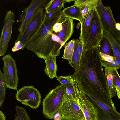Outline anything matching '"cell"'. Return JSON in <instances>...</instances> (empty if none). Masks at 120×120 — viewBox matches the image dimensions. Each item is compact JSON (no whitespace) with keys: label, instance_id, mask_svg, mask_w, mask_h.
Here are the masks:
<instances>
[{"label":"cell","instance_id":"d6986e66","mask_svg":"<svg viewBox=\"0 0 120 120\" xmlns=\"http://www.w3.org/2000/svg\"><path fill=\"white\" fill-rule=\"evenodd\" d=\"M79 90L77 83L73 79L70 85L67 86L66 90V100H74L78 102Z\"/></svg>","mask_w":120,"mask_h":120},{"label":"cell","instance_id":"d4e9b609","mask_svg":"<svg viewBox=\"0 0 120 120\" xmlns=\"http://www.w3.org/2000/svg\"><path fill=\"white\" fill-rule=\"evenodd\" d=\"M15 109L19 120H31L26 109L16 105Z\"/></svg>","mask_w":120,"mask_h":120},{"label":"cell","instance_id":"e0dca14e","mask_svg":"<svg viewBox=\"0 0 120 120\" xmlns=\"http://www.w3.org/2000/svg\"><path fill=\"white\" fill-rule=\"evenodd\" d=\"M57 56L52 55L49 58L45 60L46 66L44 69L45 73L51 79L57 77V65L56 58Z\"/></svg>","mask_w":120,"mask_h":120},{"label":"cell","instance_id":"1f68e13d","mask_svg":"<svg viewBox=\"0 0 120 120\" xmlns=\"http://www.w3.org/2000/svg\"><path fill=\"white\" fill-rule=\"evenodd\" d=\"M99 54L101 60L110 63H113L115 60L114 56L103 54L100 52Z\"/></svg>","mask_w":120,"mask_h":120},{"label":"cell","instance_id":"f35d334b","mask_svg":"<svg viewBox=\"0 0 120 120\" xmlns=\"http://www.w3.org/2000/svg\"><path fill=\"white\" fill-rule=\"evenodd\" d=\"M14 120H19L17 115H15L14 118Z\"/></svg>","mask_w":120,"mask_h":120},{"label":"cell","instance_id":"8fae6325","mask_svg":"<svg viewBox=\"0 0 120 120\" xmlns=\"http://www.w3.org/2000/svg\"><path fill=\"white\" fill-rule=\"evenodd\" d=\"M15 18V15L12 11H6L0 37V56L5 54L8 49L9 41L11 38L13 25Z\"/></svg>","mask_w":120,"mask_h":120},{"label":"cell","instance_id":"6da1fadb","mask_svg":"<svg viewBox=\"0 0 120 120\" xmlns=\"http://www.w3.org/2000/svg\"><path fill=\"white\" fill-rule=\"evenodd\" d=\"M98 47L84 49L78 70L71 75L79 89L115 109L101 64Z\"/></svg>","mask_w":120,"mask_h":120},{"label":"cell","instance_id":"7c38bea8","mask_svg":"<svg viewBox=\"0 0 120 120\" xmlns=\"http://www.w3.org/2000/svg\"><path fill=\"white\" fill-rule=\"evenodd\" d=\"M62 119L68 120H85L83 111L78 102L74 100H68L61 104L59 110Z\"/></svg>","mask_w":120,"mask_h":120},{"label":"cell","instance_id":"ffe728a7","mask_svg":"<svg viewBox=\"0 0 120 120\" xmlns=\"http://www.w3.org/2000/svg\"><path fill=\"white\" fill-rule=\"evenodd\" d=\"M75 0H52L49 1L46 4L44 9L47 13L59 8L64 7V4L66 2H70Z\"/></svg>","mask_w":120,"mask_h":120},{"label":"cell","instance_id":"3957f363","mask_svg":"<svg viewBox=\"0 0 120 120\" xmlns=\"http://www.w3.org/2000/svg\"><path fill=\"white\" fill-rule=\"evenodd\" d=\"M67 86L58 85L50 91L42 102V113L46 118L52 119L54 114L59 110L62 103L66 101Z\"/></svg>","mask_w":120,"mask_h":120},{"label":"cell","instance_id":"8992f818","mask_svg":"<svg viewBox=\"0 0 120 120\" xmlns=\"http://www.w3.org/2000/svg\"><path fill=\"white\" fill-rule=\"evenodd\" d=\"M15 97L22 104L33 109L38 108L41 96L39 90L33 86H25L17 90Z\"/></svg>","mask_w":120,"mask_h":120},{"label":"cell","instance_id":"52a82bcc","mask_svg":"<svg viewBox=\"0 0 120 120\" xmlns=\"http://www.w3.org/2000/svg\"><path fill=\"white\" fill-rule=\"evenodd\" d=\"M104 29L109 30L115 39L120 42V31L116 27V22L110 6H104L101 0H98L96 7Z\"/></svg>","mask_w":120,"mask_h":120},{"label":"cell","instance_id":"4dcf8cb0","mask_svg":"<svg viewBox=\"0 0 120 120\" xmlns=\"http://www.w3.org/2000/svg\"><path fill=\"white\" fill-rule=\"evenodd\" d=\"M112 75L114 84L120 89V76L117 70H112Z\"/></svg>","mask_w":120,"mask_h":120},{"label":"cell","instance_id":"ac0fdd59","mask_svg":"<svg viewBox=\"0 0 120 120\" xmlns=\"http://www.w3.org/2000/svg\"><path fill=\"white\" fill-rule=\"evenodd\" d=\"M62 12L65 17L75 19L81 22L82 18V10L78 7L73 5L64 8Z\"/></svg>","mask_w":120,"mask_h":120},{"label":"cell","instance_id":"277c9868","mask_svg":"<svg viewBox=\"0 0 120 120\" xmlns=\"http://www.w3.org/2000/svg\"><path fill=\"white\" fill-rule=\"evenodd\" d=\"M4 63L3 75L7 88L17 90L19 79L16 61L10 54L2 58Z\"/></svg>","mask_w":120,"mask_h":120},{"label":"cell","instance_id":"ba28073f","mask_svg":"<svg viewBox=\"0 0 120 120\" xmlns=\"http://www.w3.org/2000/svg\"><path fill=\"white\" fill-rule=\"evenodd\" d=\"M85 94L94 106L98 120H120V113L116 109L89 94Z\"/></svg>","mask_w":120,"mask_h":120},{"label":"cell","instance_id":"d6a6232c","mask_svg":"<svg viewBox=\"0 0 120 120\" xmlns=\"http://www.w3.org/2000/svg\"><path fill=\"white\" fill-rule=\"evenodd\" d=\"M25 47V46L22 42L18 41L15 42V44L12 49V51L13 52H15L20 50H23Z\"/></svg>","mask_w":120,"mask_h":120},{"label":"cell","instance_id":"5bb4252c","mask_svg":"<svg viewBox=\"0 0 120 120\" xmlns=\"http://www.w3.org/2000/svg\"><path fill=\"white\" fill-rule=\"evenodd\" d=\"M79 90L78 103L83 111L85 120H98L93 104L84 92Z\"/></svg>","mask_w":120,"mask_h":120},{"label":"cell","instance_id":"603a6c76","mask_svg":"<svg viewBox=\"0 0 120 120\" xmlns=\"http://www.w3.org/2000/svg\"><path fill=\"white\" fill-rule=\"evenodd\" d=\"M98 47L100 52L112 56L111 45L108 40L104 36L101 41Z\"/></svg>","mask_w":120,"mask_h":120},{"label":"cell","instance_id":"2e32d148","mask_svg":"<svg viewBox=\"0 0 120 120\" xmlns=\"http://www.w3.org/2000/svg\"><path fill=\"white\" fill-rule=\"evenodd\" d=\"M103 35L111 45L115 60H120V42L115 39L109 30L104 29Z\"/></svg>","mask_w":120,"mask_h":120},{"label":"cell","instance_id":"74e56055","mask_svg":"<svg viewBox=\"0 0 120 120\" xmlns=\"http://www.w3.org/2000/svg\"><path fill=\"white\" fill-rule=\"evenodd\" d=\"M116 27L117 30L120 31V23H116Z\"/></svg>","mask_w":120,"mask_h":120},{"label":"cell","instance_id":"30bf717a","mask_svg":"<svg viewBox=\"0 0 120 120\" xmlns=\"http://www.w3.org/2000/svg\"><path fill=\"white\" fill-rule=\"evenodd\" d=\"M47 0H33L27 7L22 11L19 16L20 25L18 29L20 33L24 32L31 21L36 12L39 9L44 8Z\"/></svg>","mask_w":120,"mask_h":120},{"label":"cell","instance_id":"836d02e7","mask_svg":"<svg viewBox=\"0 0 120 120\" xmlns=\"http://www.w3.org/2000/svg\"><path fill=\"white\" fill-rule=\"evenodd\" d=\"M62 29V22L56 23L54 25L53 27V30L56 33L60 32Z\"/></svg>","mask_w":120,"mask_h":120},{"label":"cell","instance_id":"9c48e42d","mask_svg":"<svg viewBox=\"0 0 120 120\" xmlns=\"http://www.w3.org/2000/svg\"><path fill=\"white\" fill-rule=\"evenodd\" d=\"M44 8H41L37 11L24 32L22 33L19 32L15 42L20 41L25 46L26 42L37 32L41 27L43 21L44 16Z\"/></svg>","mask_w":120,"mask_h":120},{"label":"cell","instance_id":"cb8c5ba5","mask_svg":"<svg viewBox=\"0 0 120 120\" xmlns=\"http://www.w3.org/2000/svg\"><path fill=\"white\" fill-rule=\"evenodd\" d=\"M7 87L3 77V73L0 69V106H2L6 97V90Z\"/></svg>","mask_w":120,"mask_h":120},{"label":"cell","instance_id":"e575fe53","mask_svg":"<svg viewBox=\"0 0 120 120\" xmlns=\"http://www.w3.org/2000/svg\"><path fill=\"white\" fill-rule=\"evenodd\" d=\"M53 118L54 120H62L61 115L59 110L54 113L53 116Z\"/></svg>","mask_w":120,"mask_h":120},{"label":"cell","instance_id":"7a4b0ae2","mask_svg":"<svg viewBox=\"0 0 120 120\" xmlns=\"http://www.w3.org/2000/svg\"><path fill=\"white\" fill-rule=\"evenodd\" d=\"M65 18L63 13L50 19L44 12L41 26L37 32L25 45V47L45 60L52 55L55 45L58 42L61 45L59 37L53 30L56 23L62 22Z\"/></svg>","mask_w":120,"mask_h":120},{"label":"cell","instance_id":"9a60e30c","mask_svg":"<svg viewBox=\"0 0 120 120\" xmlns=\"http://www.w3.org/2000/svg\"><path fill=\"white\" fill-rule=\"evenodd\" d=\"M62 29L59 32L56 33L59 37L62 46L71 38L74 32V24L73 19L65 18L62 22Z\"/></svg>","mask_w":120,"mask_h":120},{"label":"cell","instance_id":"484cf974","mask_svg":"<svg viewBox=\"0 0 120 120\" xmlns=\"http://www.w3.org/2000/svg\"><path fill=\"white\" fill-rule=\"evenodd\" d=\"M80 61V60L76 48L74 46V50L72 59V62L70 64L74 68L75 71H77L79 68Z\"/></svg>","mask_w":120,"mask_h":120},{"label":"cell","instance_id":"4fadbf2b","mask_svg":"<svg viewBox=\"0 0 120 120\" xmlns=\"http://www.w3.org/2000/svg\"><path fill=\"white\" fill-rule=\"evenodd\" d=\"M98 3V1L96 2L89 6L88 11L83 16L80 23L81 28L79 39L85 48L90 32L93 14L94 9L97 6Z\"/></svg>","mask_w":120,"mask_h":120},{"label":"cell","instance_id":"5b68a950","mask_svg":"<svg viewBox=\"0 0 120 120\" xmlns=\"http://www.w3.org/2000/svg\"><path fill=\"white\" fill-rule=\"evenodd\" d=\"M104 28L96 7L93 14L91 26L85 48L98 47L103 37Z\"/></svg>","mask_w":120,"mask_h":120},{"label":"cell","instance_id":"d590c367","mask_svg":"<svg viewBox=\"0 0 120 120\" xmlns=\"http://www.w3.org/2000/svg\"><path fill=\"white\" fill-rule=\"evenodd\" d=\"M0 120H6L5 116L1 111H0Z\"/></svg>","mask_w":120,"mask_h":120},{"label":"cell","instance_id":"4316f807","mask_svg":"<svg viewBox=\"0 0 120 120\" xmlns=\"http://www.w3.org/2000/svg\"><path fill=\"white\" fill-rule=\"evenodd\" d=\"M101 64L103 67L108 69L113 70L120 69V60H115L114 62L110 63L101 60Z\"/></svg>","mask_w":120,"mask_h":120},{"label":"cell","instance_id":"ab89813d","mask_svg":"<svg viewBox=\"0 0 120 120\" xmlns=\"http://www.w3.org/2000/svg\"><path fill=\"white\" fill-rule=\"evenodd\" d=\"M62 120H66L63 119H62Z\"/></svg>","mask_w":120,"mask_h":120},{"label":"cell","instance_id":"8d00e7d4","mask_svg":"<svg viewBox=\"0 0 120 120\" xmlns=\"http://www.w3.org/2000/svg\"><path fill=\"white\" fill-rule=\"evenodd\" d=\"M117 92V95L118 98L120 101V89L116 86H115Z\"/></svg>","mask_w":120,"mask_h":120},{"label":"cell","instance_id":"44dd1931","mask_svg":"<svg viewBox=\"0 0 120 120\" xmlns=\"http://www.w3.org/2000/svg\"><path fill=\"white\" fill-rule=\"evenodd\" d=\"M112 70L105 68L104 71L106 76L109 92L111 98L115 97L117 95L116 89L113 82L112 75Z\"/></svg>","mask_w":120,"mask_h":120},{"label":"cell","instance_id":"83f0119b","mask_svg":"<svg viewBox=\"0 0 120 120\" xmlns=\"http://www.w3.org/2000/svg\"><path fill=\"white\" fill-rule=\"evenodd\" d=\"M96 0H76L74 1L73 5L82 10L85 7L89 6Z\"/></svg>","mask_w":120,"mask_h":120},{"label":"cell","instance_id":"f546056e","mask_svg":"<svg viewBox=\"0 0 120 120\" xmlns=\"http://www.w3.org/2000/svg\"><path fill=\"white\" fill-rule=\"evenodd\" d=\"M75 46L76 48L79 60L80 61L83 51L85 48L80 41L77 39L75 40Z\"/></svg>","mask_w":120,"mask_h":120},{"label":"cell","instance_id":"7402d4cb","mask_svg":"<svg viewBox=\"0 0 120 120\" xmlns=\"http://www.w3.org/2000/svg\"><path fill=\"white\" fill-rule=\"evenodd\" d=\"M75 40L73 39L65 46L63 58L67 60L70 64L71 63L72 59L74 49Z\"/></svg>","mask_w":120,"mask_h":120},{"label":"cell","instance_id":"f1b7e54d","mask_svg":"<svg viewBox=\"0 0 120 120\" xmlns=\"http://www.w3.org/2000/svg\"><path fill=\"white\" fill-rule=\"evenodd\" d=\"M56 78L61 85L67 86L70 85L73 80L71 75L57 76Z\"/></svg>","mask_w":120,"mask_h":120}]
</instances>
